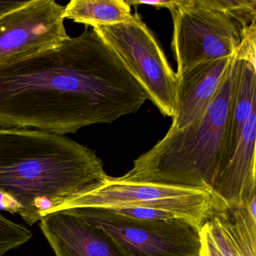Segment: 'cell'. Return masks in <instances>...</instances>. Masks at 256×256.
<instances>
[{
    "instance_id": "11",
    "label": "cell",
    "mask_w": 256,
    "mask_h": 256,
    "mask_svg": "<svg viewBox=\"0 0 256 256\" xmlns=\"http://www.w3.org/2000/svg\"><path fill=\"white\" fill-rule=\"evenodd\" d=\"M256 108L244 126L236 149L212 186L224 208L245 206L256 197Z\"/></svg>"
},
{
    "instance_id": "12",
    "label": "cell",
    "mask_w": 256,
    "mask_h": 256,
    "mask_svg": "<svg viewBox=\"0 0 256 256\" xmlns=\"http://www.w3.org/2000/svg\"><path fill=\"white\" fill-rule=\"evenodd\" d=\"M256 24L250 28L234 55L235 73L230 125L222 164L218 175L236 149L244 126L252 110L256 108Z\"/></svg>"
},
{
    "instance_id": "9",
    "label": "cell",
    "mask_w": 256,
    "mask_h": 256,
    "mask_svg": "<svg viewBox=\"0 0 256 256\" xmlns=\"http://www.w3.org/2000/svg\"><path fill=\"white\" fill-rule=\"evenodd\" d=\"M40 226L55 256H126L102 228L68 210L44 216Z\"/></svg>"
},
{
    "instance_id": "3",
    "label": "cell",
    "mask_w": 256,
    "mask_h": 256,
    "mask_svg": "<svg viewBox=\"0 0 256 256\" xmlns=\"http://www.w3.org/2000/svg\"><path fill=\"white\" fill-rule=\"evenodd\" d=\"M235 59L205 114L182 128L170 126L166 136L133 162L124 182L212 190L221 169L232 113Z\"/></svg>"
},
{
    "instance_id": "7",
    "label": "cell",
    "mask_w": 256,
    "mask_h": 256,
    "mask_svg": "<svg viewBox=\"0 0 256 256\" xmlns=\"http://www.w3.org/2000/svg\"><path fill=\"white\" fill-rule=\"evenodd\" d=\"M68 210L102 228L126 256H199V229L184 220H137L95 208Z\"/></svg>"
},
{
    "instance_id": "1",
    "label": "cell",
    "mask_w": 256,
    "mask_h": 256,
    "mask_svg": "<svg viewBox=\"0 0 256 256\" xmlns=\"http://www.w3.org/2000/svg\"><path fill=\"white\" fill-rule=\"evenodd\" d=\"M143 88L94 29L0 64V127L65 136L136 113Z\"/></svg>"
},
{
    "instance_id": "14",
    "label": "cell",
    "mask_w": 256,
    "mask_h": 256,
    "mask_svg": "<svg viewBox=\"0 0 256 256\" xmlns=\"http://www.w3.org/2000/svg\"><path fill=\"white\" fill-rule=\"evenodd\" d=\"M64 18L94 28L127 23L133 14L126 0H72L64 6Z\"/></svg>"
},
{
    "instance_id": "6",
    "label": "cell",
    "mask_w": 256,
    "mask_h": 256,
    "mask_svg": "<svg viewBox=\"0 0 256 256\" xmlns=\"http://www.w3.org/2000/svg\"><path fill=\"white\" fill-rule=\"evenodd\" d=\"M119 56L162 114L173 119L176 76L152 32L140 14L131 22L94 28Z\"/></svg>"
},
{
    "instance_id": "16",
    "label": "cell",
    "mask_w": 256,
    "mask_h": 256,
    "mask_svg": "<svg viewBox=\"0 0 256 256\" xmlns=\"http://www.w3.org/2000/svg\"><path fill=\"white\" fill-rule=\"evenodd\" d=\"M126 2L130 6H146L154 7L156 10L167 8L170 11L176 4V0H126Z\"/></svg>"
},
{
    "instance_id": "2",
    "label": "cell",
    "mask_w": 256,
    "mask_h": 256,
    "mask_svg": "<svg viewBox=\"0 0 256 256\" xmlns=\"http://www.w3.org/2000/svg\"><path fill=\"white\" fill-rule=\"evenodd\" d=\"M107 176L95 151L65 136L0 128V192L17 202L29 226Z\"/></svg>"
},
{
    "instance_id": "8",
    "label": "cell",
    "mask_w": 256,
    "mask_h": 256,
    "mask_svg": "<svg viewBox=\"0 0 256 256\" xmlns=\"http://www.w3.org/2000/svg\"><path fill=\"white\" fill-rule=\"evenodd\" d=\"M64 13L54 0H29L0 16V64L64 44L70 38Z\"/></svg>"
},
{
    "instance_id": "10",
    "label": "cell",
    "mask_w": 256,
    "mask_h": 256,
    "mask_svg": "<svg viewBox=\"0 0 256 256\" xmlns=\"http://www.w3.org/2000/svg\"><path fill=\"white\" fill-rule=\"evenodd\" d=\"M232 58L206 61L176 76V110L172 126L182 128L198 121L218 94Z\"/></svg>"
},
{
    "instance_id": "5",
    "label": "cell",
    "mask_w": 256,
    "mask_h": 256,
    "mask_svg": "<svg viewBox=\"0 0 256 256\" xmlns=\"http://www.w3.org/2000/svg\"><path fill=\"white\" fill-rule=\"evenodd\" d=\"M76 208L168 211L200 230L224 206L209 188L124 182L108 175L62 202L52 212Z\"/></svg>"
},
{
    "instance_id": "13",
    "label": "cell",
    "mask_w": 256,
    "mask_h": 256,
    "mask_svg": "<svg viewBox=\"0 0 256 256\" xmlns=\"http://www.w3.org/2000/svg\"><path fill=\"white\" fill-rule=\"evenodd\" d=\"M199 235V256H256V234L240 230L232 238L217 212L202 224Z\"/></svg>"
},
{
    "instance_id": "4",
    "label": "cell",
    "mask_w": 256,
    "mask_h": 256,
    "mask_svg": "<svg viewBox=\"0 0 256 256\" xmlns=\"http://www.w3.org/2000/svg\"><path fill=\"white\" fill-rule=\"evenodd\" d=\"M172 47L176 74L235 55L256 24V0H176Z\"/></svg>"
},
{
    "instance_id": "15",
    "label": "cell",
    "mask_w": 256,
    "mask_h": 256,
    "mask_svg": "<svg viewBox=\"0 0 256 256\" xmlns=\"http://www.w3.org/2000/svg\"><path fill=\"white\" fill-rule=\"evenodd\" d=\"M32 232L24 224L11 221L0 214V256L29 242Z\"/></svg>"
}]
</instances>
